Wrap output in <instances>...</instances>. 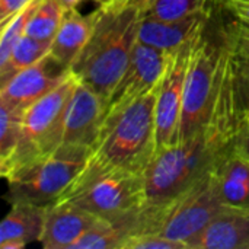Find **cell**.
I'll list each match as a JSON object with an SVG mask.
<instances>
[{
    "label": "cell",
    "instance_id": "cell-1",
    "mask_svg": "<svg viewBox=\"0 0 249 249\" xmlns=\"http://www.w3.org/2000/svg\"><path fill=\"white\" fill-rule=\"evenodd\" d=\"M142 10L128 4L99 6L92 35L70 67L77 82L108 101L139 42Z\"/></svg>",
    "mask_w": 249,
    "mask_h": 249
},
{
    "label": "cell",
    "instance_id": "cell-2",
    "mask_svg": "<svg viewBox=\"0 0 249 249\" xmlns=\"http://www.w3.org/2000/svg\"><path fill=\"white\" fill-rule=\"evenodd\" d=\"M158 88L105 114L90 155L111 166L144 174L156 155Z\"/></svg>",
    "mask_w": 249,
    "mask_h": 249
},
{
    "label": "cell",
    "instance_id": "cell-3",
    "mask_svg": "<svg viewBox=\"0 0 249 249\" xmlns=\"http://www.w3.org/2000/svg\"><path fill=\"white\" fill-rule=\"evenodd\" d=\"M58 200L115 222L137 213L144 206V174L111 166L89 155L82 171Z\"/></svg>",
    "mask_w": 249,
    "mask_h": 249
},
{
    "label": "cell",
    "instance_id": "cell-4",
    "mask_svg": "<svg viewBox=\"0 0 249 249\" xmlns=\"http://www.w3.org/2000/svg\"><path fill=\"white\" fill-rule=\"evenodd\" d=\"M226 209L212 171L171 203L162 207L143 206L142 233H159L187 245Z\"/></svg>",
    "mask_w": 249,
    "mask_h": 249
},
{
    "label": "cell",
    "instance_id": "cell-5",
    "mask_svg": "<svg viewBox=\"0 0 249 249\" xmlns=\"http://www.w3.org/2000/svg\"><path fill=\"white\" fill-rule=\"evenodd\" d=\"M209 25L191 54L184 86L182 112L177 143L196 136L207 124L216 99L225 42V26L219 25L213 32H209Z\"/></svg>",
    "mask_w": 249,
    "mask_h": 249
},
{
    "label": "cell",
    "instance_id": "cell-6",
    "mask_svg": "<svg viewBox=\"0 0 249 249\" xmlns=\"http://www.w3.org/2000/svg\"><path fill=\"white\" fill-rule=\"evenodd\" d=\"M90 152L60 147L57 152L22 163L6 174V200L50 206L58 200L85 166Z\"/></svg>",
    "mask_w": 249,
    "mask_h": 249
},
{
    "label": "cell",
    "instance_id": "cell-7",
    "mask_svg": "<svg viewBox=\"0 0 249 249\" xmlns=\"http://www.w3.org/2000/svg\"><path fill=\"white\" fill-rule=\"evenodd\" d=\"M76 83V77L70 74L60 86L23 111L22 139L9 163L0 169L1 177L22 163L51 155L61 147L66 109Z\"/></svg>",
    "mask_w": 249,
    "mask_h": 249
},
{
    "label": "cell",
    "instance_id": "cell-8",
    "mask_svg": "<svg viewBox=\"0 0 249 249\" xmlns=\"http://www.w3.org/2000/svg\"><path fill=\"white\" fill-rule=\"evenodd\" d=\"M201 35L172 53L168 69L159 85L156 98V153L177 143L185 77L193 50Z\"/></svg>",
    "mask_w": 249,
    "mask_h": 249
},
{
    "label": "cell",
    "instance_id": "cell-9",
    "mask_svg": "<svg viewBox=\"0 0 249 249\" xmlns=\"http://www.w3.org/2000/svg\"><path fill=\"white\" fill-rule=\"evenodd\" d=\"M171 55L172 53L139 41L125 71L107 101V112L125 107L158 88L168 69Z\"/></svg>",
    "mask_w": 249,
    "mask_h": 249
},
{
    "label": "cell",
    "instance_id": "cell-10",
    "mask_svg": "<svg viewBox=\"0 0 249 249\" xmlns=\"http://www.w3.org/2000/svg\"><path fill=\"white\" fill-rule=\"evenodd\" d=\"M70 74V69L48 54L38 63L13 74L0 86V104L25 111L60 86Z\"/></svg>",
    "mask_w": 249,
    "mask_h": 249
},
{
    "label": "cell",
    "instance_id": "cell-11",
    "mask_svg": "<svg viewBox=\"0 0 249 249\" xmlns=\"http://www.w3.org/2000/svg\"><path fill=\"white\" fill-rule=\"evenodd\" d=\"M105 112V99L77 82L66 109L61 147L92 152L101 133Z\"/></svg>",
    "mask_w": 249,
    "mask_h": 249
},
{
    "label": "cell",
    "instance_id": "cell-12",
    "mask_svg": "<svg viewBox=\"0 0 249 249\" xmlns=\"http://www.w3.org/2000/svg\"><path fill=\"white\" fill-rule=\"evenodd\" d=\"M102 220L69 201L57 200L47 207L39 244L44 249H73L74 244Z\"/></svg>",
    "mask_w": 249,
    "mask_h": 249
},
{
    "label": "cell",
    "instance_id": "cell-13",
    "mask_svg": "<svg viewBox=\"0 0 249 249\" xmlns=\"http://www.w3.org/2000/svg\"><path fill=\"white\" fill-rule=\"evenodd\" d=\"M212 18L213 13H196L172 20L142 18L139 41L158 50L174 53L200 36Z\"/></svg>",
    "mask_w": 249,
    "mask_h": 249
},
{
    "label": "cell",
    "instance_id": "cell-14",
    "mask_svg": "<svg viewBox=\"0 0 249 249\" xmlns=\"http://www.w3.org/2000/svg\"><path fill=\"white\" fill-rule=\"evenodd\" d=\"M187 245L188 249H249V213L228 207Z\"/></svg>",
    "mask_w": 249,
    "mask_h": 249
},
{
    "label": "cell",
    "instance_id": "cell-15",
    "mask_svg": "<svg viewBox=\"0 0 249 249\" xmlns=\"http://www.w3.org/2000/svg\"><path fill=\"white\" fill-rule=\"evenodd\" d=\"M0 225V249H22L39 242L48 206L13 203Z\"/></svg>",
    "mask_w": 249,
    "mask_h": 249
},
{
    "label": "cell",
    "instance_id": "cell-16",
    "mask_svg": "<svg viewBox=\"0 0 249 249\" xmlns=\"http://www.w3.org/2000/svg\"><path fill=\"white\" fill-rule=\"evenodd\" d=\"M98 15L99 6L89 15H82L79 9L66 12V16L51 42L50 54L63 66L70 69L88 44Z\"/></svg>",
    "mask_w": 249,
    "mask_h": 249
},
{
    "label": "cell",
    "instance_id": "cell-17",
    "mask_svg": "<svg viewBox=\"0 0 249 249\" xmlns=\"http://www.w3.org/2000/svg\"><path fill=\"white\" fill-rule=\"evenodd\" d=\"M222 200L228 207L249 213V160L235 147L213 169Z\"/></svg>",
    "mask_w": 249,
    "mask_h": 249
},
{
    "label": "cell",
    "instance_id": "cell-18",
    "mask_svg": "<svg viewBox=\"0 0 249 249\" xmlns=\"http://www.w3.org/2000/svg\"><path fill=\"white\" fill-rule=\"evenodd\" d=\"M50 50L51 42L23 35L12 50L6 63L0 64V86L4 85L18 71L42 60L50 54Z\"/></svg>",
    "mask_w": 249,
    "mask_h": 249
},
{
    "label": "cell",
    "instance_id": "cell-19",
    "mask_svg": "<svg viewBox=\"0 0 249 249\" xmlns=\"http://www.w3.org/2000/svg\"><path fill=\"white\" fill-rule=\"evenodd\" d=\"M222 0H150L143 9L142 16L158 20H172L196 13H214Z\"/></svg>",
    "mask_w": 249,
    "mask_h": 249
},
{
    "label": "cell",
    "instance_id": "cell-20",
    "mask_svg": "<svg viewBox=\"0 0 249 249\" xmlns=\"http://www.w3.org/2000/svg\"><path fill=\"white\" fill-rule=\"evenodd\" d=\"M64 16L66 9L58 0H39L28 20L25 35L53 42Z\"/></svg>",
    "mask_w": 249,
    "mask_h": 249
},
{
    "label": "cell",
    "instance_id": "cell-21",
    "mask_svg": "<svg viewBox=\"0 0 249 249\" xmlns=\"http://www.w3.org/2000/svg\"><path fill=\"white\" fill-rule=\"evenodd\" d=\"M22 121L23 111L0 104V169L9 163L20 143Z\"/></svg>",
    "mask_w": 249,
    "mask_h": 249
},
{
    "label": "cell",
    "instance_id": "cell-22",
    "mask_svg": "<svg viewBox=\"0 0 249 249\" xmlns=\"http://www.w3.org/2000/svg\"><path fill=\"white\" fill-rule=\"evenodd\" d=\"M39 3V0L31 1L26 7L19 10L16 15H13L7 22L1 25V38H0V64L6 63L9 58L12 50L19 42V39L25 35L28 20L35 9V6Z\"/></svg>",
    "mask_w": 249,
    "mask_h": 249
},
{
    "label": "cell",
    "instance_id": "cell-23",
    "mask_svg": "<svg viewBox=\"0 0 249 249\" xmlns=\"http://www.w3.org/2000/svg\"><path fill=\"white\" fill-rule=\"evenodd\" d=\"M123 249H187V245L159 233H140L128 238Z\"/></svg>",
    "mask_w": 249,
    "mask_h": 249
},
{
    "label": "cell",
    "instance_id": "cell-24",
    "mask_svg": "<svg viewBox=\"0 0 249 249\" xmlns=\"http://www.w3.org/2000/svg\"><path fill=\"white\" fill-rule=\"evenodd\" d=\"M233 20L242 26L244 29L249 31V1L247 0H222L220 3Z\"/></svg>",
    "mask_w": 249,
    "mask_h": 249
},
{
    "label": "cell",
    "instance_id": "cell-25",
    "mask_svg": "<svg viewBox=\"0 0 249 249\" xmlns=\"http://www.w3.org/2000/svg\"><path fill=\"white\" fill-rule=\"evenodd\" d=\"M236 39H238V45H239V51L242 55V63H244V74H245V83H247V92H248L249 99V31L244 29L242 26H239L235 20L232 23Z\"/></svg>",
    "mask_w": 249,
    "mask_h": 249
},
{
    "label": "cell",
    "instance_id": "cell-26",
    "mask_svg": "<svg viewBox=\"0 0 249 249\" xmlns=\"http://www.w3.org/2000/svg\"><path fill=\"white\" fill-rule=\"evenodd\" d=\"M34 0H0V20L1 25L7 22L13 15L26 7Z\"/></svg>",
    "mask_w": 249,
    "mask_h": 249
},
{
    "label": "cell",
    "instance_id": "cell-27",
    "mask_svg": "<svg viewBox=\"0 0 249 249\" xmlns=\"http://www.w3.org/2000/svg\"><path fill=\"white\" fill-rule=\"evenodd\" d=\"M236 149H238L239 153H242L249 160V108L245 112V117H244V121H242V125H241Z\"/></svg>",
    "mask_w": 249,
    "mask_h": 249
},
{
    "label": "cell",
    "instance_id": "cell-28",
    "mask_svg": "<svg viewBox=\"0 0 249 249\" xmlns=\"http://www.w3.org/2000/svg\"><path fill=\"white\" fill-rule=\"evenodd\" d=\"M85 0H58V3L66 9V12L69 10H73V9H77L79 4H82Z\"/></svg>",
    "mask_w": 249,
    "mask_h": 249
},
{
    "label": "cell",
    "instance_id": "cell-29",
    "mask_svg": "<svg viewBox=\"0 0 249 249\" xmlns=\"http://www.w3.org/2000/svg\"><path fill=\"white\" fill-rule=\"evenodd\" d=\"M149 1H150V0H128L125 4H128V6H134V7H139V9L142 10V9H143Z\"/></svg>",
    "mask_w": 249,
    "mask_h": 249
},
{
    "label": "cell",
    "instance_id": "cell-30",
    "mask_svg": "<svg viewBox=\"0 0 249 249\" xmlns=\"http://www.w3.org/2000/svg\"><path fill=\"white\" fill-rule=\"evenodd\" d=\"M98 6H112V4H115L117 3V0H93Z\"/></svg>",
    "mask_w": 249,
    "mask_h": 249
},
{
    "label": "cell",
    "instance_id": "cell-31",
    "mask_svg": "<svg viewBox=\"0 0 249 249\" xmlns=\"http://www.w3.org/2000/svg\"><path fill=\"white\" fill-rule=\"evenodd\" d=\"M128 0H117V3L115 4H118V6H123V4H125Z\"/></svg>",
    "mask_w": 249,
    "mask_h": 249
},
{
    "label": "cell",
    "instance_id": "cell-32",
    "mask_svg": "<svg viewBox=\"0 0 249 249\" xmlns=\"http://www.w3.org/2000/svg\"><path fill=\"white\" fill-rule=\"evenodd\" d=\"M247 1H249V0H247Z\"/></svg>",
    "mask_w": 249,
    "mask_h": 249
}]
</instances>
